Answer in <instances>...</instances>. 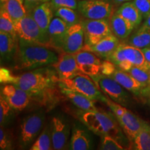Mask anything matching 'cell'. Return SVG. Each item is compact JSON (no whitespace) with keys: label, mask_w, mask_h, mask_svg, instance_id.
I'll use <instances>...</instances> for the list:
<instances>
[{"label":"cell","mask_w":150,"mask_h":150,"mask_svg":"<svg viewBox=\"0 0 150 150\" xmlns=\"http://www.w3.org/2000/svg\"><path fill=\"white\" fill-rule=\"evenodd\" d=\"M52 65L61 80L70 77L72 75L81 72L74 54L61 52L59 56L58 61Z\"/></svg>","instance_id":"2e32d148"},{"label":"cell","mask_w":150,"mask_h":150,"mask_svg":"<svg viewBox=\"0 0 150 150\" xmlns=\"http://www.w3.org/2000/svg\"><path fill=\"white\" fill-rule=\"evenodd\" d=\"M116 13L119 14L120 16L130 22L135 28L140 25L143 18L139 10L136 8L132 1L123 3L116 11Z\"/></svg>","instance_id":"d4e9b609"},{"label":"cell","mask_w":150,"mask_h":150,"mask_svg":"<svg viewBox=\"0 0 150 150\" xmlns=\"http://www.w3.org/2000/svg\"><path fill=\"white\" fill-rule=\"evenodd\" d=\"M133 147L137 150H150V125L147 122L133 140Z\"/></svg>","instance_id":"83f0119b"},{"label":"cell","mask_w":150,"mask_h":150,"mask_svg":"<svg viewBox=\"0 0 150 150\" xmlns=\"http://www.w3.org/2000/svg\"><path fill=\"white\" fill-rule=\"evenodd\" d=\"M12 147V142L11 137L8 133L6 131L3 126L0 128V149H11Z\"/></svg>","instance_id":"8d00e7d4"},{"label":"cell","mask_w":150,"mask_h":150,"mask_svg":"<svg viewBox=\"0 0 150 150\" xmlns=\"http://www.w3.org/2000/svg\"><path fill=\"white\" fill-rule=\"evenodd\" d=\"M69 148L72 150H88L91 149L89 135L83 129L74 127L72 130Z\"/></svg>","instance_id":"cb8c5ba5"},{"label":"cell","mask_w":150,"mask_h":150,"mask_svg":"<svg viewBox=\"0 0 150 150\" xmlns=\"http://www.w3.org/2000/svg\"><path fill=\"white\" fill-rule=\"evenodd\" d=\"M59 82L60 79L56 70L45 67L16 76L12 83L27 92L32 97H42L49 95Z\"/></svg>","instance_id":"7a4b0ae2"},{"label":"cell","mask_w":150,"mask_h":150,"mask_svg":"<svg viewBox=\"0 0 150 150\" xmlns=\"http://www.w3.org/2000/svg\"><path fill=\"white\" fill-rule=\"evenodd\" d=\"M24 1V0H8L1 3V8L8 13L14 22H17L27 14Z\"/></svg>","instance_id":"484cf974"},{"label":"cell","mask_w":150,"mask_h":150,"mask_svg":"<svg viewBox=\"0 0 150 150\" xmlns=\"http://www.w3.org/2000/svg\"><path fill=\"white\" fill-rule=\"evenodd\" d=\"M85 42L83 26L81 22L70 26L63 37L60 51L69 54H76L82 50Z\"/></svg>","instance_id":"4fadbf2b"},{"label":"cell","mask_w":150,"mask_h":150,"mask_svg":"<svg viewBox=\"0 0 150 150\" xmlns=\"http://www.w3.org/2000/svg\"><path fill=\"white\" fill-rule=\"evenodd\" d=\"M104 103L110 108L129 141H133L143 126L145 121L129 110L125 106L113 102L107 97H105Z\"/></svg>","instance_id":"8992f818"},{"label":"cell","mask_w":150,"mask_h":150,"mask_svg":"<svg viewBox=\"0 0 150 150\" xmlns=\"http://www.w3.org/2000/svg\"><path fill=\"white\" fill-rule=\"evenodd\" d=\"M119 45V38L114 34H111L105 37L104 38L93 45H84L81 50H87L96 54L99 57L108 59Z\"/></svg>","instance_id":"e0dca14e"},{"label":"cell","mask_w":150,"mask_h":150,"mask_svg":"<svg viewBox=\"0 0 150 150\" xmlns=\"http://www.w3.org/2000/svg\"><path fill=\"white\" fill-rule=\"evenodd\" d=\"M108 76H110L114 80H115L127 91H130L136 95H138L142 93L144 88H145L138 80L131 76L128 72H125L120 69L116 70L113 74Z\"/></svg>","instance_id":"44dd1931"},{"label":"cell","mask_w":150,"mask_h":150,"mask_svg":"<svg viewBox=\"0 0 150 150\" xmlns=\"http://www.w3.org/2000/svg\"><path fill=\"white\" fill-rule=\"evenodd\" d=\"M12 110L13 108L2 97H0V124L1 126H4L10 119Z\"/></svg>","instance_id":"836d02e7"},{"label":"cell","mask_w":150,"mask_h":150,"mask_svg":"<svg viewBox=\"0 0 150 150\" xmlns=\"http://www.w3.org/2000/svg\"><path fill=\"white\" fill-rule=\"evenodd\" d=\"M116 65L109 60H106L102 62V66H101V73L106 76H110L116 70Z\"/></svg>","instance_id":"74e56055"},{"label":"cell","mask_w":150,"mask_h":150,"mask_svg":"<svg viewBox=\"0 0 150 150\" xmlns=\"http://www.w3.org/2000/svg\"><path fill=\"white\" fill-rule=\"evenodd\" d=\"M130 1H131V0H112V1H113L114 3L117 4H122Z\"/></svg>","instance_id":"b9f144b4"},{"label":"cell","mask_w":150,"mask_h":150,"mask_svg":"<svg viewBox=\"0 0 150 150\" xmlns=\"http://www.w3.org/2000/svg\"><path fill=\"white\" fill-rule=\"evenodd\" d=\"M0 31L8 33L17 38L14 21L8 13L1 8L0 11Z\"/></svg>","instance_id":"4dcf8cb0"},{"label":"cell","mask_w":150,"mask_h":150,"mask_svg":"<svg viewBox=\"0 0 150 150\" xmlns=\"http://www.w3.org/2000/svg\"><path fill=\"white\" fill-rule=\"evenodd\" d=\"M107 60L112 61L120 70L129 72L134 66L150 72V63L145 59L141 49L131 45L120 43Z\"/></svg>","instance_id":"277c9868"},{"label":"cell","mask_w":150,"mask_h":150,"mask_svg":"<svg viewBox=\"0 0 150 150\" xmlns=\"http://www.w3.org/2000/svg\"><path fill=\"white\" fill-rule=\"evenodd\" d=\"M47 1H50V0H24V3L27 13H29L38 6Z\"/></svg>","instance_id":"ab89813d"},{"label":"cell","mask_w":150,"mask_h":150,"mask_svg":"<svg viewBox=\"0 0 150 150\" xmlns=\"http://www.w3.org/2000/svg\"><path fill=\"white\" fill-rule=\"evenodd\" d=\"M141 50L144 56H145V59L150 63V45L147 47L141 49Z\"/></svg>","instance_id":"60d3db41"},{"label":"cell","mask_w":150,"mask_h":150,"mask_svg":"<svg viewBox=\"0 0 150 150\" xmlns=\"http://www.w3.org/2000/svg\"><path fill=\"white\" fill-rule=\"evenodd\" d=\"M45 118L44 112L38 111L29 115L23 120L19 138L20 144L22 147H29L35 142L44 125Z\"/></svg>","instance_id":"9c48e42d"},{"label":"cell","mask_w":150,"mask_h":150,"mask_svg":"<svg viewBox=\"0 0 150 150\" xmlns=\"http://www.w3.org/2000/svg\"><path fill=\"white\" fill-rule=\"evenodd\" d=\"M18 46V39L8 33L0 31V54L1 61H10L16 56Z\"/></svg>","instance_id":"7402d4cb"},{"label":"cell","mask_w":150,"mask_h":150,"mask_svg":"<svg viewBox=\"0 0 150 150\" xmlns=\"http://www.w3.org/2000/svg\"><path fill=\"white\" fill-rule=\"evenodd\" d=\"M98 88L106 97L116 103L127 106L129 102V94L115 80L102 74L91 76Z\"/></svg>","instance_id":"ba28073f"},{"label":"cell","mask_w":150,"mask_h":150,"mask_svg":"<svg viewBox=\"0 0 150 150\" xmlns=\"http://www.w3.org/2000/svg\"><path fill=\"white\" fill-rule=\"evenodd\" d=\"M144 24H145V25H147L148 27H150V13L149 14V16L145 18V21L144 22Z\"/></svg>","instance_id":"7bdbcfd3"},{"label":"cell","mask_w":150,"mask_h":150,"mask_svg":"<svg viewBox=\"0 0 150 150\" xmlns=\"http://www.w3.org/2000/svg\"><path fill=\"white\" fill-rule=\"evenodd\" d=\"M50 127L53 149H66L70 134V129L67 123L60 116H54L52 118Z\"/></svg>","instance_id":"5bb4252c"},{"label":"cell","mask_w":150,"mask_h":150,"mask_svg":"<svg viewBox=\"0 0 150 150\" xmlns=\"http://www.w3.org/2000/svg\"><path fill=\"white\" fill-rule=\"evenodd\" d=\"M15 30L20 44L45 46L52 48L48 34L43 32L29 13L15 22Z\"/></svg>","instance_id":"5b68a950"},{"label":"cell","mask_w":150,"mask_h":150,"mask_svg":"<svg viewBox=\"0 0 150 150\" xmlns=\"http://www.w3.org/2000/svg\"><path fill=\"white\" fill-rule=\"evenodd\" d=\"M8 1V0H1V2L4 3V2H5V1Z\"/></svg>","instance_id":"ee69618b"},{"label":"cell","mask_w":150,"mask_h":150,"mask_svg":"<svg viewBox=\"0 0 150 150\" xmlns=\"http://www.w3.org/2000/svg\"><path fill=\"white\" fill-rule=\"evenodd\" d=\"M50 3L54 11L59 8H70L74 10H77L79 1L77 0H50Z\"/></svg>","instance_id":"e575fe53"},{"label":"cell","mask_w":150,"mask_h":150,"mask_svg":"<svg viewBox=\"0 0 150 150\" xmlns=\"http://www.w3.org/2000/svg\"><path fill=\"white\" fill-rule=\"evenodd\" d=\"M149 88H150V76H149Z\"/></svg>","instance_id":"f6af8a7d"},{"label":"cell","mask_w":150,"mask_h":150,"mask_svg":"<svg viewBox=\"0 0 150 150\" xmlns=\"http://www.w3.org/2000/svg\"><path fill=\"white\" fill-rule=\"evenodd\" d=\"M59 86H65L79 93L86 97L95 101L104 102L105 96L102 93L98 86L89 75L80 72L72 75L70 77L60 79Z\"/></svg>","instance_id":"52a82bcc"},{"label":"cell","mask_w":150,"mask_h":150,"mask_svg":"<svg viewBox=\"0 0 150 150\" xmlns=\"http://www.w3.org/2000/svg\"><path fill=\"white\" fill-rule=\"evenodd\" d=\"M133 3L139 10L143 18H146L150 13V0H133Z\"/></svg>","instance_id":"d590c367"},{"label":"cell","mask_w":150,"mask_h":150,"mask_svg":"<svg viewBox=\"0 0 150 150\" xmlns=\"http://www.w3.org/2000/svg\"><path fill=\"white\" fill-rule=\"evenodd\" d=\"M54 12L56 17L61 18L69 26L81 22L77 13L74 9L70 8H59L54 10Z\"/></svg>","instance_id":"f546056e"},{"label":"cell","mask_w":150,"mask_h":150,"mask_svg":"<svg viewBox=\"0 0 150 150\" xmlns=\"http://www.w3.org/2000/svg\"><path fill=\"white\" fill-rule=\"evenodd\" d=\"M77 11L88 20H107L112 15V6L106 0H79Z\"/></svg>","instance_id":"30bf717a"},{"label":"cell","mask_w":150,"mask_h":150,"mask_svg":"<svg viewBox=\"0 0 150 150\" xmlns=\"http://www.w3.org/2000/svg\"><path fill=\"white\" fill-rule=\"evenodd\" d=\"M31 150H50L53 149L50 125H46L37 139L31 145Z\"/></svg>","instance_id":"f1b7e54d"},{"label":"cell","mask_w":150,"mask_h":150,"mask_svg":"<svg viewBox=\"0 0 150 150\" xmlns=\"http://www.w3.org/2000/svg\"><path fill=\"white\" fill-rule=\"evenodd\" d=\"M85 35L86 46L96 44L105 37L113 34L107 20H88L81 22Z\"/></svg>","instance_id":"8fae6325"},{"label":"cell","mask_w":150,"mask_h":150,"mask_svg":"<svg viewBox=\"0 0 150 150\" xmlns=\"http://www.w3.org/2000/svg\"><path fill=\"white\" fill-rule=\"evenodd\" d=\"M74 55L81 72L91 76L100 74L102 62L96 54L87 50H81Z\"/></svg>","instance_id":"9a60e30c"},{"label":"cell","mask_w":150,"mask_h":150,"mask_svg":"<svg viewBox=\"0 0 150 150\" xmlns=\"http://www.w3.org/2000/svg\"><path fill=\"white\" fill-rule=\"evenodd\" d=\"M131 76H133L138 80L145 88L149 87V76L150 72L140 67L134 66L128 72Z\"/></svg>","instance_id":"1f68e13d"},{"label":"cell","mask_w":150,"mask_h":150,"mask_svg":"<svg viewBox=\"0 0 150 150\" xmlns=\"http://www.w3.org/2000/svg\"><path fill=\"white\" fill-rule=\"evenodd\" d=\"M110 26L112 33L119 39L127 38L135 29L130 22L116 13L110 17Z\"/></svg>","instance_id":"603a6c76"},{"label":"cell","mask_w":150,"mask_h":150,"mask_svg":"<svg viewBox=\"0 0 150 150\" xmlns=\"http://www.w3.org/2000/svg\"><path fill=\"white\" fill-rule=\"evenodd\" d=\"M1 96L18 111L25 109L32 97L27 92L13 83H5L1 86Z\"/></svg>","instance_id":"7c38bea8"},{"label":"cell","mask_w":150,"mask_h":150,"mask_svg":"<svg viewBox=\"0 0 150 150\" xmlns=\"http://www.w3.org/2000/svg\"><path fill=\"white\" fill-rule=\"evenodd\" d=\"M100 149L103 150H122L124 146L117 139L110 136H101Z\"/></svg>","instance_id":"d6a6232c"},{"label":"cell","mask_w":150,"mask_h":150,"mask_svg":"<svg viewBox=\"0 0 150 150\" xmlns=\"http://www.w3.org/2000/svg\"><path fill=\"white\" fill-rule=\"evenodd\" d=\"M0 73H1V76H1V83H12L15 77H16L11 74L10 71L4 68V67H1Z\"/></svg>","instance_id":"f35d334b"},{"label":"cell","mask_w":150,"mask_h":150,"mask_svg":"<svg viewBox=\"0 0 150 150\" xmlns=\"http://www.w3.org/2000/svg\"><path fill=\"white\" fill-rule=\"evenodd\" d=\"M52 48L45 46L18 43L16 56V68L33 70L40 67L53 65L59 56Z\"/></svg>","instance_id":"3957f363"},{"label":"cell","mask_w":150,"mask_h":150,"mask_svg":"<svg viewBox=\"0 0 150 150\" xmlns=\"http://www.w3.org/2000/svg\"><path fill=\"white\" fill-rule=\"evenodd\" d=\"M61 93L69 99L75 106H76L80 110L83 111L87 110H97V108L95 105V101L86 97L78 92L65 87V86H59Z\"/></svg>","instance_id":"ffe728a7"},{"label":"cell","mask_w":150,"mask_h":150,"mask_svg":"<svg viewBox=\"0 0 150 150\" xmlns=\"http://www.w3.org/2000/svg\"><path fill=\"white\" fill-rule=\"evenodd\" d=\"M70 26L61 18H53L48 29V36L52 48L60 51V46L63 37Z\"/></svg>","instance_id":"d6986e66"},{"label":"cell","mask_w":150,"mask_h":150,"mask_svg":"<svg viewBox=\"0 0 150 150\" xmlns=\"http://www.w3.org/2000/svg\"><path fill=\"white\" fill-rule=\"evenodd\" d=\"M33 17L43 32L48 34V29L53 20L54 10L50 1L40 4L28 13Z\"/></svg>","instance_id":"ac0fdd59"},{"label":"cell","mask_w":150,"mask_h":150,"mask_svg":"<svg viewBox=\"0 0 150 150\" xmlns=\"http://www.w3.org/2000/svg\"><path fill=\"white\" fill-rule=\"evenodd\" d=\"M81 122L96 135L100 136H110L117 139L122 145H126L127 138L124 134L115 115L110 112L99 111L98 110L81 112Z\"/></svg>","instance_id":"6da1fadb"},{"label":"cell","mask_w":150,"mask_h":150,"mask_svg":"<svg viewBox=\"0 0 150 150\" xmlns=\"http://www.w3.org/2000/svg\"><path fill=\"white\" fill-rule=\"evenodd\" d=\"M129 44L135 47L143 49L150 45V27L142 24L129 38Z\"/></svg>","instance_id":"4316f807"}]
</instances>
